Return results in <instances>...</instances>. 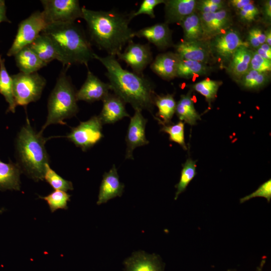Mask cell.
I'll return each instance as SVG.
<instances>
[{
  "label": "cell",
  "instance_id": "obj_1",
  "mask_svg": "<svg viewBox=\"0 0 271 271\" xmlns=\"http://www.w3.org/2000/svg\"><path fill=\"white\" fill-rule=\"evenodd\" d=\"M82 19L87 24L91 41L108 55L117 56L132 41L134 31L129 27L131 13L115 10L93 11L82 7Z\"/></svg>",
  "mask_w": 271,
  "mask_h": 271
},
{
  "label": "cell",
  "instance_id": "obj_2",
  "mask_svg": "<svg viewBox=\"0 0 271 271\" xmlns=\"http://www.w3.org/2000/svg\"><path fill=\"white\" fill-rule=\"evenodd\" d=\"M94 59L100 62L106 69L110 90L135 110L153 112L156 93L153 83L144 75L123 69L115 56L101 57L95 53Z\"/></svg>",
  "mask_w": 271,
  "mask_h": 271
},
{
  "label": "cell",
  "instance_id": "obj_3",
  "mask_svg": "<svg viewBox=\"0 0 271 271\" xmlns=\"http://www.w3.org/2000/svg\"><path fill=\"white\" fill-rule=\"evenodd\" d=\"M42 33L47 36L56 49L58 60L64 66L87 65L94 53L82 29L74 22L53 23L47 25Z\"/></svg>",
  "mask_w": 271,
  "mask_h": 271
},
{
  "label": "cell",
  "instance_id": "obj_4",
  "mask_svg": "<svg viewBox=\"0 0 271 271\" xmlns=\"http://www.w3.org/2000/svg\"><path fill=\"white\" fill-rule=\"evenodd\" d=\"M50 138L35 130L27 117L16 139L17 164L22 173L36 182L44 180L46 165L49 164L45 145Z\"/></svg>",
  "mask_w": 271,
  "mask_h": 271
},
{
  "label": "cell",
  "instance_id": "obj_5",
  "mask_svg": "<svg viewBox=\"0 0 271 271\" xmlns=\"http://www.w3.org/2000/svg\"><path fill=\"white\" fill-rule=\"evenodd\" d=\"M76 91L65 72H62L57 80L48 101V115L40 131L42 133L53 124H65L64 119L75 116L78 112Z\"/></svg>",
  "mask_w": 271,
  "mask_h": 271
},
{
  "label": "cell",
  "instance_id": "obj_6",
  "mask_svg": "<svg viewBox=\"0 0 271 271\" xmlns=\"http://www.w3.org/2000/svg\"><path fill=\"white\" fill-rule=\"evenodd\" d=\"M17 105L25 106L38 100L46 84V80L38 72H20L11 76Z\"/></svg>",
  "mask_w": 271,
  "mask_h": 271
},
{
  "label": "cell",
  "instance_id": "obj_7",
  "mask_svg": "<svg viewBox=\"0 0 271 271\" xmlns=\"http://www.w3.org/2000/svg\"><path fill=\"white\" fill-rule=\"evenodd\" d=\"M48 24L43 11H36L22 21L7 56H15L23 48L29 46Z\"/></svg>",
  "mask_w": 271,
  "mask_h": 271
},
{
  "label": "cell",
  "instance_id": "obj_8",
  "mask_svg": "<svg viewBox=\"0 0 271 271\" xmlns=\"http://www.w3.org/2000/svg\"><path fill=\"white\" fill-rule=\"evenodd\" d=\"M41 2L48 24L74 22L82 18V8L77 0H42Z\"/></svg>",
  "mask_w": 271,
  "mask_h": 271
},
{
  "label": "cell",
  "instance_id": "obj_9",
  "mask_svg": "<svg viewBox=\"0 0 271 271\" xmlns=\"http://www.w3.org/2000/svg\"><path fill=\"white\" fill-rule=\"evenodd\" d=\"M102 123L97 115L92 116L88 120L71 128L66 137L83 152L93 147L103 137Z\"/></svg>",
  "mask_w": 271,
  "mask_h": 271
},
{
  "label": "cell",
  "instance_id": "obj_10",
  "mask_svg": "<svg viewBox=\"0 0 271 271\" xmlns=\"http://www.w3.org/2000/svg\"><path fill=\"white\" fill-rule=\"evenodd\" d=\"M117 56L118 60L130 66L134 73L140 75H144V70L153 61L150 45L134 43L132 41L127 44L124 51Z\"/></svg>",
  "mask_w": 271,
  "mask_h": 271
},
{
  "label": "cell",
  "instance_id": "obj_11",
  "mask_svg": "<svg viewBox=\"0 0 271 271\" xmlns=\"http://www.w3.org/2000/svg\"><path fill=\"white\" fill-rule=\"evenodd\" d=\"M211 52L223 61L230 60L234 52L241 46L248 47L249 44L243 42L239 34L234 30H228L214 37L209 43Z\"/></svg>",
  "mask_w": 271,
  "mask_h": 271
},
{
  "label": "cell",
  "instance_id": "obj_12",
  "mask_svg": "<svg viewBox=\"0 0 271 271\" xmlns=\"http://www.w3.org/2000/svg\"><path fill=\"white\" fill-rule=\"evenodd\" d=\"M147 121V119L143 116L141 110H135L134 115L130 118L125 137L126 159L133 160L134 149L149 144V142L146 139L145 134Z\"/></svg>",
  "mask_w": 271,
  "mask_h": 271
},
{
  "label": "cell",
  "instance_id": "obj_13",
  "mask_svg": "<svg viewBox=\"0 0 271 271\" xmlns=\"http://www.w3.org/2000/svg\"><path fill=\"white\" fill-rule=\"evenodd\" d=\"M204 40L224 33L232 24L230 14L225 9L211 13H200Z\"/></svg>",
  "mask_w": 271,
  "mask_h": 271
},
{
  "label": "cell",
  "instance_id": "obj_14",
  "mask_svg": "<svg viewBox=\"0 0 271 271\" xmlns=\"http://www.w3.org/2000/svg\"><path fill=\"white\" fill-rule=\"evenodd\" d=\"M109 84L102 81L89 70L86 79L79 90L76 91L77 100L91 103L103 100L109 94Z\"/></svg>",
  "mask_w": 271,
  "mask_h": 271
},
{
  "label": "cell",
  "instance_id": "obj_15",
  "mask_svg": "<svg viewBox=\"0 0 271 271\" xmlns=\"http://www.w3.org/2000/svg\"><path fill=\"white\" fill-rule=\"evenodd\" d=\"M175 53L180 59L199 61L206 64L211 51L205 40L183 41L175 45Z\"/></svg>",
  "mask_w": 271,
  "mask_h": 271
},
{
  "label": "cell",
  "instance_id": "obj_16",
  "mask_svg": "<svg viewBox=\"0 0 271 271\" xmlns=\"http://www.w3.org/2000/svg\"><path fill=\"white\" fill-rule=\"evenodd\" d=\"M124 185L119 181V176L115 165L108 172H105L100 185L97 205L106 203L116 197H120L123 192Z\"/></svg>",
  "mask_w": 271,
  "mask_h": 271
},
{
  "label": "cell",
  "instance_id": "obj_17",
  "mask_svg": "<svg viewBox=\"0 0 271 271\" xmlns=\"http://www.w3.org/2000/svg\"><path fill=\"white\" fill-rule=\"evenodd\" d=\"M134 37L145 38L159 49H165L172 44L171 31L166 23L140 29L134 32Z\"/></svg>",
  "mask_w": 271,
  "mask_h": 271
},
{
  "label": "cell",
  "instance_id": "obj_18",
  "mask_svg": "<svg viewBox=\"0 0 271 271\" xmlns=\"http://www.w3.org/2000/svg\"><path fill=\"white\" fill-rule=\"evenodd\" d=\"M102 110L98 115L102 124H112L124 117H129L125 103L115 94L109 93L102 100Z\"/></svg>",
  "mask_w": 271,
  "mask_h": 271
},
{
  "label": "cell",
  "instance_id": "obj_19",
  "mask_svg": "<svg viewBox=\"0 0 271 271\" xmlns=\"http://www.w3.org/2000/svg\"><path fill=\"white\" fill-rule=\"evenodd\" d=\"M123 263L125 271H163L159 256L141 250L133 252Z\"/></svg>",
  "mask_w": 271,
  "mask_h": 271
},
{
  "label": "cell",
  "instance_id": "obj_20",
  "mask_svg": "<svg viewBox=\"0 0 271 271\" xmlns=\"http://www.w3.org/2000/svg\"><path fill=\"white\" fill-rule=\"evenodd\" d=\"M166 23H180L187 16L196 12L198 1L196 0L165 1Z\"/></svg>",
  "mask_w": 271,
  "mask_h": 271
},
{
  "label": "cell",
  "instance_id": "obj_21",
  "mask_svg": "<svg viewBox=\"0 0 271 271\" xmlns=\"http://www.w3.org/2000/svg\"><path fill=\"white\" fill-rule=\"evenodd\" d=\"M180 58L176 53L168 52L157 56L150 64L152 70L164 79L169 80L177 77Z\"/></svg>",
  "mask_w": 271,
  "mask_h": 271
},
{
  "label": "cell",
  "instance_id": "obj_22",
  "mask_svg": "<svg viewBox=\"0 0 271 271\" xmlns=\"http://www.w3.org/2000/svg\"><path fill=\"white\" fill-rule=\"evenodd\" d=\"M22 173L17 163L12 162L6 163L0 160V190L20 191Z\"/></svg>",
  "mask_w": 271,
  "mask_h": 271
},
{
  "label": "cell",
  "instance_id": "obj_23",
  "mask_svg": "<svg viewBox=\"0 0 271 271\" xmlns=\"http://www.w3.org/2000/svg\"><path fill=\"white\" fill-rule=\"evenodd\" d=\"M253 52L248 47L241 46L233 54L230 59L228 71L237 81L239 80L249 69Z\"/></svg>",
  "mask_w": 271,
  "mask_h": 271
},
{
  "label": "cell",
  "instance_id": "obj_24",
  "mask_svg": "<svg viewBox=\"0 0 271 271\" xmlns=\"http://www.w3.org/2000/svg\"><path fill=\"white\" fill-rule=\"evenodd\" d=\"M14 56L20 72L25 74L37 72L38 70L47 65L29 46L23 48Z\"/></svg>",
  "mask_w": 271,
  "mask_h": 271
},
{
  "label": "cell",
  "instance_id": "obj_25",
  "mask_svg": "<svg viewBox=\"0 0 271 271\" xmlns=\"http://www.w3.org/2000/svg\"><path fill=\"white\" fill-rule=\"evenodd\" d=\"M175 112L180 121L190 125L196 124L197 120H201L200 114L195 108L191 91L180 96L176 104Z\"/></svg>",
  "mask_w": 271,
  "mask_h": 271
},
{
  "label": "cell",
  "instance_id": "obj_26",
  "mask_svg": "<svg viewBox=\"0 0 271 271\" xmlns=\"http://www.w3.org/2000/svg\"><path fill=\"white\" fill-rule=\"evenodd\" d=\"M29 46L46 65L53 60H58V55L53 43L47 36L42 33Z\"/></svg>",
  "mask_w": 271,
  "mask_h": 271
},
{
  "label": "cell",
  "instance_id": "obj_27",
  "mask_svg": "<svg viewBox=\"0 0 271 271\" xmlns=\"http://www.w3.org/2000/svg\"><path fill=\"white\" fill-rule=\"evenodd\" d=\"M155 105L157 106L158 111L156 118L163 125L170 124L171 119L175 113L176 102L173 94L159 95L156 94L154 98Z\"/></svg>",
  "mask_w": 271,
  "mask_h": 271
},
{
  "label": "cell",
  "instance_id": "obj_28",
  "mask_svg": "<svg viewBox=\"0 0 271 271\" xmlns=\"http://www.w3.org/2000/svg\"><path fill=\"white\" fill-rule=\"evenodd\" d=\"M179 24L184 33V41L204 40V33L199 14L196 12L183 19Z\"/></svg>",
  "mask_w": 271,
  "mask_h": 271
},
{
  "label": "cell",
  "instance_id": "obj_29",
  "mask_svg": "<svg viewBox=\"0 0 271 271\" xmlns=\"http://www.w3.org/2000/svg\"><path fill=\"white\" fill-rule=\"evenodd\" d=\"M0 93L3 95L9 104L7 112L14 113L17 104L14 93L13 80L5 65V60L0 59Z\"/></svg>",
  "mask_w": 271,
  "mask_h": 271
},
{
  "label": "cell",
  "instance_id": "obj_30",
  "mask_svg": "<svg viewBox=\"0 0 271 271\" xmlns=\"http://www.w3.org/2000/svg\"><path fill=\"white\" fill-rule=\"evenodd\" d=\"M210 71L206 64L191 60L180 58L177 70V77L189 78L194 75H202Z\"/></svg>",
  "mask_w": 271,
  "mask_h": 271
},
{
  "label": "cell",
  "instance_id": "obj_31",
  "mask_svg": "<svg viewBox=\"0 0 271 271\" xmlns=\"http://www.w3.org/2000/svg\"><path fill=\"white\" fill-rule=\"evenodd\" d=\"M196 162V161L189 158L183 165L179 182L175 185L177 191L175 200H177L179 195L186 190L189 184L196 176L197 174Z\"/></svg>",
  "mask_w": 271,
  "mask_h": 271
},
{
  "label": "cell",
  "instance_id": "obj_32",
  "mask_svg": "<svg viewBox=\"0 0 271 271\" xmlns=\"http://www.w3.org/2000/svg\"><path fill=\"white\" fill-rule=\"evenodd\" d=\"M268 81V76L267 73L249 69L239 82L245 88L256 90L264 86Z\"/></svg>",
  "mask_w": 271,
  "mask_h": 271
},
{
  "label": "cell",
  "instance_id": "obj_33",
  "mask_svg": "<svg viewBox=\"0 0 271 271\" xmlns=\"http://www.w3.org/2000/svg\"><path fill=\"white\" fill-rule=\"evenodd\" d=\"M71 195L66 192L61 190H54L45 196H39L48 204L52 213L58 209H67V203L70 201Z\"/></svg>",
  "mask_w": 271,
  "mask_h": 271
},
{
  "label": "cell",
  "instance_id": "obj_34",
  "mask_svg": "<svg viewBox=\"0 0 271 271\" xmlns=\"http://www.w3.org/2000/svg\"><path fill=\"white\" fill-rule=\"evenodd\" d=\"M221 84V81L205 79L194 84L193 88L204 96L206 101L210 105L216 97L218 90Z\"/></svg>",
  "mask_w": 271,
  "mask_h": 271
},
{
  "label": "cell",
  "instance_id": "obj_35",
  "mask_svg": "<svg viewBox=\"0 0 271 271\" xmlns=\"http://www.w3.org/2000/svg\"><path fill=\"white\" fill-rule=\"evenodd\" d=\"M44 179L55 190L66 192L73 190L72 183L57 174L50 168L49 164L46 165Z\"/></svg>",
  "mask_w": 271,
  "mask_h": 271
},
{
  "label": "cell",
  "instance_id": "obj_36",
  "mask_svg": "<svg viewBox=\"0 0 271 271\" xmlns=\"http://www.w3.org/2000/svg\"><path fill=\"white\" fill-rule=\"evenodd\" d=\"M184 122L180 121L173 124L163 125L161 130L169 134L170 141L177 143L184 150H186L187 146L184 137Z\"/></svg>",
  "mask_w": 271,
  "mask_h": 271
},
{
  "label": "cell",
  "instance_id": "obj_37",
  "mask_svg": "<svg viewBox=\"0 0 271 271\" xmlns=\"http://www.w3.org/2000/svg\"><path fill=\"white\" fill-rule=\"evenodd\" d=\"M224 2L220 0H203L198 1L197 10L200 13H214L224 9Z\"/></svg>",
  "mask_w": 271,
  "mask_h": 271
},
{
  "label": "cell",
  "instance_id": "obj_38",
  "mask_svg": "<svg viewBox=\"0 0 271 271\" xmlns=\"http://www.w3.org/2000/svg\"><path fill=\"white\" fill-rule=\"evenodd\" d=\"M165 1L163 0H144L138 10L135 12H131L132 18L142 14H145L149 16L151 18H154V8L158 5L164 3Z\"/></svg>",
  "mask_w": 271,
  "mask_h": 271
},
{
  "label": "cell",
  "instance_id": "obj_39",
  "mask_svg": "<svg viewBox=\"0 0 271 271\" xmlns=\"http://www.w3.org/2000/svg\"><path fill=\"white\" fill-rule=\"evenodd\" d=\"M249 69L264 73L271 70V60L265 59L256 52H253L249 65Z\"/></svg>",
  "mask_w": 271,
  "mask_h": 271
},
{
  "label": "cell",
  "instance_id": "obj_40",
  "mask_svg": "<svg viewBox=\"0 0 271 271\" xmlns=\"http://www.w3.org/2000/svg\"><path fill=\"white\" fill-rule=\"evenodd\" d=\"M264 197L266 199L268 202H270L271 199V180L269 179L267 181L261 184L258 189L240 200V202L242 203L250 199L255 197Z\"/></svg>",
  "mask_w": 271,
  "mask_h": 271
},
{
  "label": "cell",
  "instance_id": "obj_41",
  "mask_svg": "<svg viewBox=\"0 0 271 271\" xmlns=\"http://www.w3.org/2000/svg\"><path fill=\"white\" fill-rule=\"evenodd\" d=\"M248 40L249 45L257 49L265 43V35L261 29L254 28L249 31Z\"/></svg>",
  "mask_w": 271,
  "mask_h": 271
},
{
  "label": "cell",
  "instance_id": "obj_42",
  "mask_svg": "<svg viewBox=\"0 0 271 271\" xmlns=\"http://www.w3.org/2000/svg\"><path fill=\"white\" fill-rule=\"evenodd\" d=\"M258 14L259 11L253 3L239 10L240 18L244 22H249L253 21Z\"/></svg>",
  "mask_w": 271,
  "mask_h": 271
},
{
  "label": "cell",
  "instance_id": "obj_43",
  "mask_svg": "<svg viewBox=\"0 0 271 271\" xmlns=\"http://www.w3.org/2000/svg\"><path fill=\"white\" fill-rule=\"evenodd\" d=\"M255 52L263 58L271 60V48L266 43L261 45Z\"/></svg>",
  "mask_w": 271,
  "mask_h": 271
},
{
  "label": "cell",
  "instance_id": "obj_44",
  "mask_svg": "<svg viewBox=\"0 0 271 271\" xmlns=\"http://www.w3.org/2000/svg\"><path fill=\"white\" fill-rule=\"evenodd\" d=\"M230 3L233 7L240 10L246 5L252 3V2L250 0H232L230 1Z\"/></svg>",
  "mask_w": 271,
  "mask_h": 271
},
{
  "label": "cell",
  "instance_id": "obj_45",
  "mask_svg": "<svg viewBox=\"0 0 271 271\" xmlns=\"http://www.w3.org/2000/svg\"><path fill=\"white\" fill-rule=\"evenodd\" d=\"M263 15L268 21L270 20L271 18V1L268 0L265 2L263 6Z\"/></svg>",
  "mask_w": 271,
  "mask_h": 271
},
{
  "label": "cell",
  "instance_id": "obj_46",
  "mask_svg": "<svg viewBox=\"0 0 271 271\" xmlns=\"http://www.w3.org/2000/svg\"><path fill=\"white\" fill-rule=\"evenodd\" d=\"M3 22L11 23L6 15V5L0 4V23Z\"/></svg>",
  "mask_w": 271,
  "mask_h": 271
},
{
  "label": "cell",
  "instance_id": "obj_47",
  "mask_svg": "<svg viewBox=\"0 0 271 271\" xmlns=\"http://www.w3.org/2000/svg\"><path fill=\"white\" fill-rule=\"evenodd\" d=\"M266 40L265 43L271 46V31L270 30H267L265 33Z\"/></svg>",
  "mask_w": 271,
  "mask_h": 271
},
{
  "label": "cell",
  "instance_id": "obj_48",
  "mask_svg": "<svg viewBox=\"0 0 271 271\" xmlns=\"http://www.w3.org/2000/svg\"><path fill=\"white\" fill-rule=\"evenodd\" d=\"M0 4H5V1L4 0H0Z\"/></svg>",
  "mask_w": 271,
  "mask_h": 271
},
{
  "label": "cell",
  "instance_id": "obj_49",
  "mask_svg": "<svg viewBox=\"0 0 271 271\" xmlns=\"http://www.w3.org/2000/svg\"><path fill=\"white\" fill-rule=\"evenodd\" d=\"M262 266V264H261V266L260 265V268H259V271H261ZM228 271H230V270H228Z\"/></svg>",
  "mask_w": 271,
  "mask_h": 271
},
{
  "label": "cell",
  "instance_id": "obj_50",
  "mask_svg": "<svg viewBox=\"0 0 271 271\" xmlns=\"http://www.w3.org/2000/svg\"><path fill=\"white\" fill-rule=\"evenodd\" d=\"M1 58V55H0V59Z\"/></svg>",
  "mask_w": 271,
  "mask_h": 271
}]
</instances>
